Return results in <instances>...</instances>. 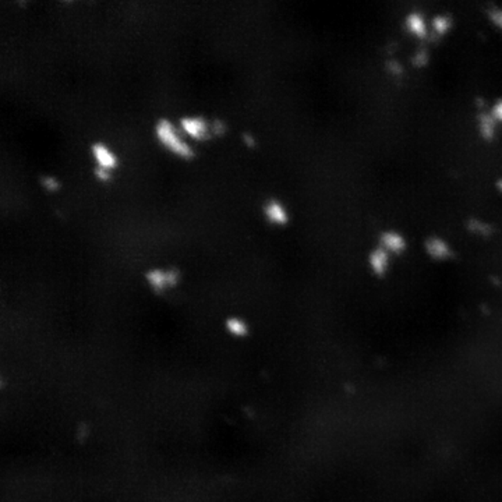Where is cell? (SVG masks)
Segmentation results:
<instances>
[{"label": "cell", "instance_id": "cell-1", "mask_svg": "<svg viewBox=\"0 0 502 502\" xmlns=\"http://www.w3.org/2000/svg\"><path fill=\"white\" fill-rule=\"evenodd\" d=\"M153 135L158 146L169 155L186 162L195 158L194 144L183 135L177 122L171 117L162 116L157 119L153 126Z\"/></svg>", "mask_w": 502, "mask_h": 502}, {"label": "cell", "instance_id": "cell-2", "mask_svg": "<svg viewBox=\"0 0 502 502\" xmlns=\"http://www.w3.org/2000/svg\"><path fill=\"white\" fill-rule=\"evenodd\" d=\"M177 126L193 144L205 142L215 134L213 123L202 115H183L177 119Z\"/></svg>", "mask_w": 502, "mask_h": 502}, {"label": "cell", "instance_id": "cell-3", "mask_svg": "<svg viewBox=\"0 0 502 502\" xmlns=\"http://www.w3.org/2000/svg\"><path fill=\"white\" fill-rule=\"evenodd\" d=\"M144 280L151 291L164 293L177 288L182 280V272L176 267H153L146 271Z\"/></svg>", "mask_w": 502, "mask_h": 502}, {"label": "cell", "instance_id": "cell-4", "mask_svg": "<svg viewBox=\"0 0 502 502\" xmlns=\"http://www.w3.org/2000/svg\"><path fill=\"white\" fill-rule=\"evenodd\" d=\"M261 217L272 228H286L291 224L292 213L283 200L269 197L261 205Z\"/></svg>", "mask_w": 502, "mask_h": 502}, {"label": "cell", "instance_id": "cell-5", "mask_svg": "<svg viewBox=\"0 0 502 502\" xmlns=\"http://www.w3.org/2000/svg\"><path fill=\"white\" fill-rule=\"evenodd\" d=\"M91 158L95 164V169H101L109 173H116L120 168L122 160L117 151L106 141H94L90 147Z\"/></svg>", "mask_w": 502, "mask_h": 502}, {"label": "cell", "instance_id": "cell-6", "mask_svg": "<svg viewBox=\"0 0 502 502\" xmlns=\"http://www.w3.org/2000/svg\"><path fill=\"white\" fill-rule=\"evenodd\" d=\"M380 244L389 254H400L406 250V239L394 231L384 232L380 238Z\"/></svg>", "mask_w": 502, "mask_h": 502}, {"label": "cell", "instance_id": "cell-7", "mask_svg": "<svg viewBox=\"0 0 502 502\" xmlns=\"http://www.w3.org/2000/svg\"><path fill=\"white\" fill-rule=\"evenodd\" d=\"M425 251L429 257H433L436 260H445V258L451 257V254H452L451 246L444 239L437 238V236L427 239Z\"/></svg>", "mask_w": 502, "mask_h": 502}, {"label": "cell", "instance_id": "cell-8", "mask_svg": "<svg viewBox=\"0 0 502 502\" xmlns=\"http://www.w3.org/2000/svg\"><path fill=\"white\" fill-rule=\"evenodd\" d=\"M369 265L377 276L385 275L389 268V253L385 251L383 247L374 249L369 255Z\"/></svg>", "mask_w": 502, "mask_h": 502}, {"label": "cell", "instance_id": "cell-9", "mask_svg": "<svg viewBox=\"0 0 502 502\" xmlns=\"http://www.w3.org/2000/svg\"><path fill=\"white\" fill-rule=\"evenodd\" d=\"M225 329H226V332L229 335H232L235 338H244L250 332V325L242 317L232 316V317L226 318V321H225Z\"/></svg>", "mask_w": 502, "mask_h": 502}, {"label": "cell", "instance_id": "cell-10", "mask_svg": "<svg viewBox=\"0 0 502 502\" xmlns=\"http://www.w3.org/2000/svg\"><path fill=\"white\" fill-rule=\"evenodd\" d=\"M406 27H407V30L412 32V34H414V35H417V37H425L427 35V32H428V30H427V23H425V20H424V17H423V15L421 13H418V12H413V13H410L407 17H406Z\"/></svg>", "mask_w": 502, "mask_h": 502}, {"label": "cell", "instance_id": "cell-11", "mask_svg": "<svg viewBox=\"0 0 502 502\" xmlns=\"http://www.w3.org/2000/svg\"><path fill=\"white\" fill-rule=\"evenodd\" d=\"M496 122L494 120V117L490 115V112H484L480 113L479 116V130L483 138L485 139H491L496 131Z\"/></svg>", "mask_w": 502, "mask_h": 502}, {"label": "cell", "instance_id": "cell-12", "mask_svg": "<svg viewBox=\"0 0 502 502\" xmlns=\"http://www.w3.org/2000/svg\"><path fill=\"white\" fill-rule=\"evenodd\" d=\"M432 27H433V30H434V32L437 35H444V34H447L451 30V27H452V19L450 16L440 15V16H437V17L433 19Z\"/></svg>", "mask_w": 502, "mask_h": 502}, {"label": "cell", "instance_id": "cell-13", "mask_svg": "<svg viewBox=\"0 0 502 502\" xmlns=\"http://www.w3.org/2000/svg\"><path fill=\"white\" fill-rule=\"evenodd\" d=\"M42 186L45 187V190L48 191H57L60 189V184H59V180L56 177H52V176H45L42 177Z\"/></svg>", "mask_w": 502, "mask_h": 502}, {"label": "cell", "instance_id": "cell-14", "mask_svg": "<svg viewBox=\"0 0 502 502\" xmlns=\"http://www.w3.org/2000/svg\"><path fill=\"white\" fill-rule=\"evenodd\" d=\"M490 115L494 117V120L496 123H502V98L498 99L492 106H491V110H490Z\"/></svg>", "mask_w": 502, "mask_h": 502}, {"label": "cell", "instance_id": "cell-15", "mask_svg": "<svg viewBox=\"0 0 502 502\" xmlns=\"http://www.w3.org/2000/svg\"><path fill=\"white\" fill-rule=\"evenodd\" d=\"M490 17L492 19V21L502 30V10L499 9H494L490 12Z\"/></svg>", "mask_w": 502, "mask_h": 502}, {"label": "cell", "instance_id": "cell-16", "mask_svg": "<svg viewBox=\"0 0 502 502\" xmlns=\"http://www.w3.org/2000/svg\"><path fill=\"white\" fill-rule=\"evenodd\" d=\"M414 63L417 64V66H423L425 61H427V52H424V50H421V52H418L416 56H414Z\"/></svg>", "mask_w": 502, "mask_h": 502}]
</instances>
